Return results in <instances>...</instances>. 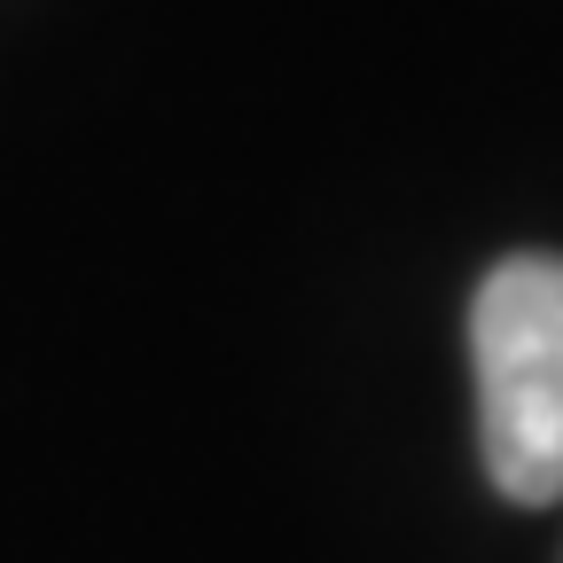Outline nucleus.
<instances>
[{
	"instance_id": "f257e3e1",
	"label": "nucleus",
	"mask_w": 563,
	"mask_h": 563,
	"mask_svg": "<svg viewBox=\"0 0 563 563\" xmlns=\"http://www.w3.org/2000/svg\"><path fill=\"white\" fill-rule=\"evenodd\" d=\"M477 454L501 501H563V258L517 251L477 282Z\"/></svg>"
}]
</instances>
